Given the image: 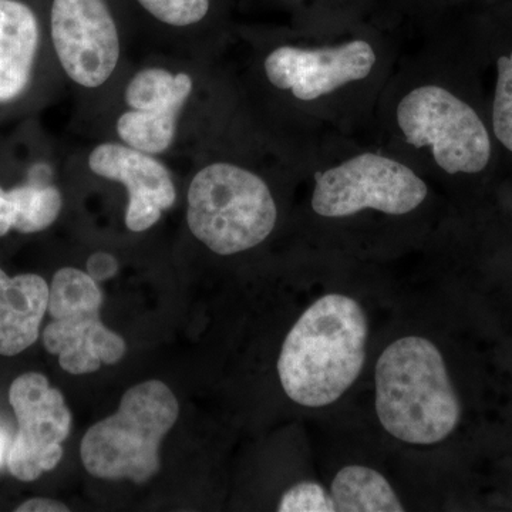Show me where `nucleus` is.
<instances>
[{
	"instance_id": "1",
	"label": "nucleus",
	"mask_w": 512,
	"mask_h": 512,
	"mask_svg": "<svg viewBox=\"0 0 512 512\" xmlns=\"http://www.w3.org/2000/svg\"><path fill=\"white\" fill-rule=\"evenodd\" d=\"M205 62L147 55L130 63L94 124L101 138L164 158L190 146L202 126L197 101Z\"/></svg>"
},
{
	"instance_id": "2",
	"label": "nucleus",
	"mask_w": 512,
	"mask_h": 512,
	"mask_svg": "<svg viewBox=\"0 0 512 512\" xmlns=\"http://www.w3.org/2000/svg\"><path fill=\"white\" fill-rule=\"evenodd\" d=\"M362 306L340 293L312 303L286 336L278 360L282 389L292 402L325 407L356 382L366 359Z\"/></svg>"
},
{
	"instance_id": "3",
	"label": "nucleus",
	"mask_w": 512,
	"mask_h": 512,
	"mask_svg": "<svg viewBox=\"0 0 512 512\" xmlns=\"http://www.w3.org/2000/svg\"><path fill=\"white\" fill-rule=\"evenodd\" d=\"M187 227L212 254L231 256L258 247L274 232L278 207L271 187L251 168L190 148Z\"/></svg>"
},
{
	"instance_id": "4",
	"label": "nucleus",
	"mask_w": 512,
	"mask_h": 512,
	"mask_svg": "<svg viewBox=\"0 0 512 512\" xmlns=\"http://www.w3.org/2000/svg\"><path fill=\"white\" fill-rule=\"evenodd\" d=\"M376 412L387 433L410 444L440 443L460 423L461 407L436 345L406 336L376 365Z\"/></svg>"
},
{
	"instance_id": "5",
	"label": "nucleus",
	"mask_w": 512,
	"mask_h": 512,
	"mask_svg": "<svg viewBox=\"0 0 512 512\" xmlns=\"http://www.w3.org/2000/svg\"><path fill=\"white\" fill-rule=\"evenodd\" d=\"M180 414L167 384L148 380L128 389L119 410L84 434L80 456L90 476L100 480L150 481L160 471L161 441Z\"/></svg>"
},
{
	"instance_id": "6",
	"label": "nucleus",
	"mask_w": 512,
	"mask_h": 512,
	"mask_svg": "<svg viewBox=\"0 0 512 512\" xmlns=\"http://www.w3.org/2000/svg\"><path fill=\"white\" fill-rule=\"evenodd\" d=\"M101 305L99 282L87 272L67 266L53 276L47 305L52 322L43 330V345L70 375H89L126 356L124 339L101 322Z\"/></svg>"
},
{
	"instance_id": "7",
	"label": "nucleus",
	"mask_w": 512,
	"mask_h": 512,
	"mask_svg": "<svg viewBox=\"0 0 512 512\" xmlns=\"http://www.w3.org/2000/svg\"><path fill=\"white\" fill-rule=\"evenodd\" d=\"M397 124L414 147H430L447 174L481 173L491 158L487 128L473 107L439 86H420L397 106Z\"/></svg>"
},
{
	"instance_id": "8",
	"label": "nucleus",
	"mask_w": 512,
	"mask_h": 512,
	"mask_svg": "<svg viewBox=\"0 0 512 512\" xmlns=\"http://www.w3.org/2000/svg\"><path fill=\"white\" fill-rule=\"evenodd\" d=\"M312 208L320 217L343 218L365 210L404 215L427 197V185L407 165L365 153L315 175Z\"/></svg>"
},
{
	"instance_id": "9",
	"label": "nucleus",
	"mask_w": 512,
	"mask_h": 512,
	"mask_svg": "<svg viewBox=\"0 0 512 512\" xmlns=\"http://www.w3.org/2000/svg\"><path fill=\"white\" fill-rule=\"evenodd\" d=\"M9 403L18 420V433L10 444L8 467L13 477L29 483L59 466L62 444L72 429V413L62 392L36 372L25 373L10 384Z\"/></svg>"
},
{
	"instance_id": "10",
	"label": "nucleus",
	"mask_w": 512,
	"mask_h": 512,
	"mask_svg": "<svg viewBox=\"0 0 512 512\" xmlns=\"http://www.w3.org/2000/svg\"><path fill=\"white\" fill-rule=\"evenodd\" d=\"M86 165L94 177L126 188L128 231L140 234L153 228L178 200L173 171L163 158L120 141L101 138L87 151Z\"/></svg>"
},
{
	"instance_id": "11",
	"label": "nucleus",
	"mask_w": 512,
	"mask_h": 512,
	"mask_svg": "<svg viewBox=\"0 0 512 512\" xmlns=\"http://www.w3.org/2000/svg\"><path fill=\"white\" fill-rule=\"evenodd\" d=\"M376 59L373 46L365 40L315 50L278 46L265 56L262 72L269 86L279 92L299 101H313L366 79Z\"/></svg>"
},
{
	"instance_id": "12",
	"label": "nucleus",
	"mask_w": 512,
	"mask_h": 512,
	"mask_svg": "<svg viewBox=\"0 0 512 512\" xmlns=\"http://www.w3.org/2000/svg\"><path fill=\"white\" fill-rule=\"evenodd\" d=\"M42 43L36 9L26 0H0V104L29 92Z\"/></svg>"
},
{
	"instance_id": "13",
	"label": "nucleus",
	"mask_w": 512,
	"mask_h": 512,
	"mask_svg": "<svg viewBox=\"0 0 512 512\" xmlns=\"http://www.w3.org/2000/svg\"><path fill=\"white\" fill-rule=\"evenodd\" d=\"M154 28L147 55L207 62L200 30L207 25L212 0H133Z\"/></svg>"
},
{
	"instance_id": "14",
	"label": "nucleus",
	"mask_w": 512,
	"mask_h": 512,
	"mask_svg": "<svg viewBox=\"0 0 512 512\" xmlns=\"http://www.w3.org/2000/svg\"><path fill=\"white\" fill-rule=\"evenodd\" d=\"M49 293L42 276H9L0 268V355H19L36 343Z\"/></svg>"
},
{
	"instance_id": "15",
	"label": "nucleus",
	"mask_w": 512,
	"mask_h": 512,
	"mask_svg": "<svg viewBox=\"0 0 512 512\" xmlns=\"http://www.w3.org/2000/svg\"><path fill=\"white\" fill-rule=\"evenodd\" d=\"M52 174L35 175L28 183L5 190L0 185V238L12 229L37 234L52 227L63 210V194L50 181Z\"/></svg>"
},
{
	"instance_id": "16",
	"label": "nucleus",
	"mask_w": 512,
	"mask_h": 512,
	"mask_svg": "<svg viewBox=\"0 0 512 512\" xmlns=\"http://www.w3.org/2000/svg\"><path fill=\"white\" fill-rule=\"evenodd\" d=\"M335 512H403L389 481L362 466L342 468L330 488Z\"/></svg>"
},
{
	"instance_id": "17",
	"label": "nucleus",
	"mask_w": 512,
	"mask_h": 512,
	"mask_svg": "<svg viewBox=\"0 0 512 512\" xmlns=\"http://www.w3.org/2000/svg\"><path fill=\"white\" fill-rule=\"evenodd\" d=\"M493 106L495 137L512 153V53L498 59Z\"/></svg>"
},
{
	"instance_id": "18",
	"label": "nucleus",
	"mask_w": 512,
	"mask_h": 512,
	"mask_svg": "<svg viewBox=\"0 0 512 512\" xmlns=\"http://www.w3.org/2000/svg\"><path fill=\"white\" fill-rule=\"evenodd\" d=\"M279 512H335L332 497L318 483H299L282 495Z\"/></svg>"
},
{
	"instance_id": "19",
	"label": "nucleus",
	"mask_w": 512,
	"mask_h": 512,
	"mask_svg": "<svg viewBox=\"0 0 512 512\" xmlns=\"http://www.w3.org/2000/svg\"><path fill=\"white\" fill-rule=\"evenodd\" d=\"M86 272L96 282L109 281L119 272V262L107 252H96L87 259Z\"/></svg>"
},
{
	"instance_id": "20",
	"label": "nucleus",
	"mask_w": 512,
	"mask_h": 512,
	"mask_svg": "<svg viewBox=\"0 0 512 512\" xmlns=\"http://www.w3.org/2000/svg\"><path fill=\"white\" fill-rule=\"evenodd\" d=\"M16 512H67L70 511L66 504L60 501L50 500V498H32L22 505H19Z\"/></svg>"
},
{
	"instance_id": "21",
	"label": "nucleus",
	"mask_w": 512,
	"mask_h": 512,
	"mask_svg": "<svg viewBox=\"0 0 512 512\" xmlns=\"http://www.w3.org/2000/svg\"><path fill=\"white\" fill-rule=\"evenodd\" d=\"M3 458V444L2 441H0V463H2Z\"/></svg>"
}]
</instances>
